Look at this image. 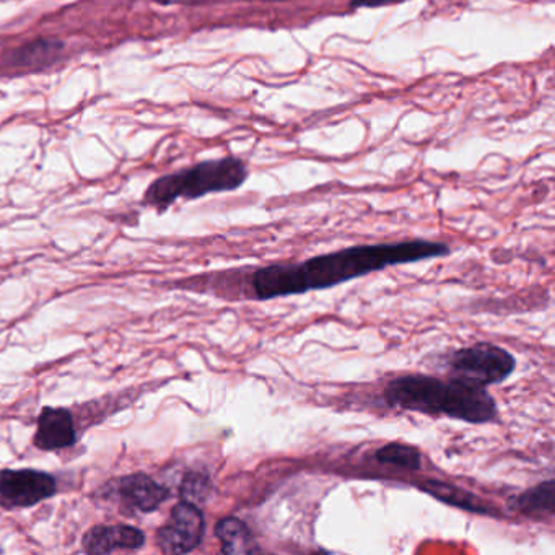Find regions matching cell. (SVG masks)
Segmentation results:
<instances>
[{
  "label": "cell",
  "instance_id": "8992f818",
  "mask_svg": "<svg viewBox=\"0 0 555 555\" xmlns=\"http://www.w3.org/2000/svg\"><path fill=\"white\" fill-rule=\"evenodd\" d=\"M206 534V518L203 509L194 503L184 502L171 508L167 525L157 531V544L164 554H188L199 547Z\"/></svg>",
  "mask_w": 555,
  "mask_h": 555
},
{
  "label": "cell",
  "instance_id": "30bf717a",
  "mask_svg": "<svg viewBox=\"0 0 555 555\" xmlns=\"http://www.w3.org/2000/svg\"><path fill=\"white\" fill-rule=\"evenodd\" d=\"M554 479L538 483L508 500L509 508L534 519H551L554 516Z\"/></svg>",
  "mask_w": 555,
  "mask_h": 555
},
{
  "label": "cell",
  "instance_id": "4fadbf2b",
  "mask_svg": "<svg viewBox=\"0 0 555 555\" xmlns=\"http://www.w3.org/2000/svg\"><path fill=\"white\" fill-rule=\"evenodd\" d=\"M64 44L60 40L34 41V43L24 44L18 50L9 54V64L12 67H25V69H34V67L50 66L63 53Z\"/></svg>",
  "mask_w": 555,
  "mask_h": 555
},
{
  "label": "cell",
  "instance_id": "6da1fadb",
  "mask_svg": "<svg viewBox=\"0 0 555 555\" xmlns=\"http://www.w3.org/2000/svg\"><path fill=\"white\" fill-rule=\"evenodd\" d=\"M450 246L427 240H409L385 245L350 246L304 262L271 264L253 275V291L258 300L304 295L346 284L389 266L411 264L450 255Z\"/></svg>",
  "mask_w": 555,
  "mask_h": 555
},
{
  "label": "cell",
  "instance_id": "277c9868",
  "mask_svg": "<svg viewBox=\"0 0 555 555\" xmlns=\"http://www.w3.org/2000/svg\"><path fill=\"white\" fill-rule=\"evenodd\" d=\"M516 369V359L503 349L490 343L474 344L464 349L454 350L448 360V376L469 385H500L512 376Z\"/></svg>",
  "mask_w": 555,
  "mask_h": 555
},
{
  "label": "cell",
  "instance_id": "ba28073f",
  "mask_svg": "<svg viewBox=\"0 0 555 555\" xmlns=\"http://www.w3.org/2000/svg\"><path fill=\"white\" fill-rule=\"evenodd\" d=\"M79 441L76 417L67 408H43L38 415L34 444L41 451L73 448Z\"/></svg>",
  "mask_w": 555,
  "mask_h": 555
},
{
  "label": "cell",
  "instance_id": "e0dca14e",
  "mask_svg": "<svg viewBox=\"0 0 555 555\" xmlns=\"http://www.w3.org/2000/svg\"><path fill=\"white\" fill-rule=\"evenodd\" d=\"M157 4L168 5V4H184V5H197V4H207V2H212V0H155Z\"/></svg>",
  "mask_w": 555,
  "mask_h": 555
},
{
  "label": "cell",
  "instance_id": "5bb4252c",
  "mask_svg": "<svg viewBox=\"0 0 555 555\" xmlns=\"http://www.w3.org/2000/svg\"><path fill=\"white\" fill-rule=\"evenodd\" d=\"M375 460L382 464L401 467V469L418 470L422 467V453L417 448L404 443H388L375 453Z\"/></svg>",
  "mask_w": 555,
  "mask_h": 555
},
{
  "label": "cell",
  "instance_id": "7c38bea8",
  "mask_svg": "<svg viewBox=\"0 0 555 555\" xmlns=\"http://www.w3.org/2000/svg\"><path fill=\"white\" fill-rule=\"evenodd\" d=\"M421 489L434 499L447 503V505L456 506V508L464 509V512L477 513V515H493L492 506L487 505L482 499L467 492V490L460 489L453 483L440 482V480H425Z\"/></svg>",
  "mask_w": 555,
  "mask_h": 555
},
{
  "label": "cell",
  "instance_id": "9a60e30c",
  "mask_svg": "<svg viewBox=\"0 0 555 555\" xmlns=\"http://www.w3.org/2000/svg\"><path fill=\"white\" fill-rule=\"evenodd\" d=\"M210 493H212V482L206 473L191 470L181 480L180 496L184 502L199 506L207 502Z\"/></svg>",
  "mask_w": 555,
  "mask_h": 555
},
{
  "label": "cell",
  "instance_id": "8fae6325",
  "mask_svg": "<svg viewBox=\"0 0 555 555\" xmlns=\"http://www.w3.org/2000/svg\"><path fill=\"white\" fill-rule=\"evenodd\" d=\"M216 535L219 538L220 551L223 554H256L261 552L251 529L236 516H227L216 525Z\"/></svg>",
  "mask_w": 555,
  "mask_h": 555
},
{
  "label": "cell",
  "instance_id": "7a4b0ae2",
  "mask_svg": "<svg viewBox=\"0 0 555 555\" xmlns=\"http://www.w3.org/2000/svg\"><path fill=\"white\" fill-rule=\"evenodd\" d=\"M386 404L402 411L444 415L467 424H487L499 415L495 399L486 388L427 375H405L385 388Z\"/></svg>",
  "mask_w": 555,
  "mask_h": 555
},
{
  "label": "cell",
  "instance_id": "52a82bcc",
  "mask_svg": "<svg viewBox=\"0 0 555 555\" xmlns=\"http://www.w3.org/2000/svg\"><path fill=\"white\" fill-rule=\"evenodd\" d=\"M109 496H115L129 513H152L170 496L167 487L144 473L129 474L108 483Z\"/></svg>",
  "mask_w": 555,
  "mask_h": 555
},
{
  "label": "cell",
  "instance_id": "2e32d148",
  "mask_svg": "<svg viewBox=\"0 0 555 555\" xmlns=\"http://www.w3.org/2000/svg\"><path fill=\"white\" fill-rule=\"evenodd\" d=\"M399 0H352V8H382L386 4H395Z\"/></svg>",
  "mask_w": 555,
  "mask_h": 555
},
{
  "label": "cell",
  "instance_id": "9c48e42d",
  "mask_svg": "<svg viewBox=\"0 0 555 555\" xmlns=\"http://www.w3.org/2000/svg\"><path fill=\"white\" fill-rule=\"evenodd\" d=\"M145 534L131 525H99L83 534L87 554H113L116 551H139L144 547Z\"/></svg>",
  "mask_w": 555,
  "mask_h": 555
},
{
  "label": "cell",
  "instance_id": "3957f363",
  "mask_svg": "<svg viewBox=\"0 0 555 555\" xmlns=\"http://www.w3.org/2000/svg\"><path fill=\"white\" fill-rule=\"evenodd\" d=\"M246 178L248 168L238 158L203 162L196 167L155 180L145 193L144 204L165 212L178 199H199L207 194L238 190Z\"/></svg>",
  "mask_w": 555,
  "mask_h": 555
},
{
  "label": "cell",
  "instance_id": "5b68a950",
  "mask_svg": "<svg viewBox=\"0 0 555 555\" xmlns=\"http://www.w3.org/2000/svg\"><path fill=\"white\" fill-rule=\"evenodd\" d=\"M53 474L37 469H0V506L30 508L56 495Z\"/></svg>",
  "mask_w": 555,
  "mask_h": 555
}]
</instances>
